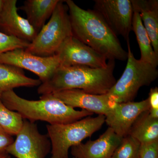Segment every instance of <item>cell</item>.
<instances>
[{
    "mask_svg": "<svg viewBox=\"0 0 158 158\" xmlns=\"http://www.w3.org/2000/svg\"><path fill=\"white\" fill-rule=\"evenodd\" d=\"M74 37L109 60L125 61L127 52L118 37L94 9L85 10L73 1L66 0Z\"/></svg>",
    "mask_w": 158,
    "mask_h": 158,
    "instance_id": "obj_1",
    "label": "cell"
},
{
    "mask_svg": "<svg viewBox=\"0 0 158 158\" xmlns=\"http://www.w3.org/2000/svg\"><path fill=\"white\" fill-rule=\"evenodd\" d=\"M115 62L108 60L107 66L92 68L86 66H60L37 88L39 94H52L70 89H80L90 94H107L116 81L114 76Z\"/></svg>",
    "mask_w": 158,
    "mask_h": 158,
    "instance_id": "obj_2",
    "label": "cell"
},
{
    "mask_svg": "<svg viewBox=\"0 0 158 158\" xmlns=\"http://www.w3.org/2000/svg\"><path fill=\"white\" fill-rule=\"evenodd\" d=\"M0 98L6 107L31 122L40 120L51 125L67 124L93 114L85 110H75L52 94L41 95L38 100H30L11 90L3 93Z\"/></svg>",
    "mask_w": 158,
    "mask_h": 158,
    "instance_id": "obj_3",
    "label": "cell"
},
{
    "mask_svg": "<svg viewBox=\"0 0 158 158\" xmlns=\"http://www.w3.org/2000/svg\"><path fill=\"white\" fill-rule=\"evenodd\" d=\"M105 118L104 115H99L67 124L47 125V135L52 145L50 158H69V149L100 129Z\"/></svg>",
    "mask_w": 158,
    "mask_h": 158,
    "instance_id": "obj_4",
    "label": "cell"
},
{
    "mask_svg": "<svg viewBox=\"0 0 158 158\" xmlns=\"http://www.w3.org/2000/svg\"><path fill=\"white\" fill-rule=\"evenodd\" d=\"M127 46V62L123 74L107 93L116 103L133 101L139 89L148 86L157 78L158 70L149 63L136 59L130 44Z\"/></svg>",
    "mask_w": 158,
    "mask_h": 158,
    "instance_id": "obj_5",
    "label": "cell"
},
{
    "mask_svg": "<svg viewBox=\"0 0 158 158\" xmlns=\"http://www.w3.org/2000/svg\"><path fill=\"white\" fill-rule=\"evenodd\" d=\"M65 3V1H59L48 22L25 49L27 52L41 57L54 56L62 43L73 36L68 7Z\"/></svg>",
    "mask_w": 158,
    "mask_h": 158,
    "instance_id": "obj_6",
    "label": "cell"
},
{
    "mask_svg": "<svg viewBox=\"0 0 158 158\" xmlns=\"http://www.w3.org/2000/svg\"><path fill=\"white\" fill-rule=\"evenodd\" d=\"M6 153L16 158H45L52 149L46 135L40 132L37 125L24 119L22 127Z\"/></svg>",
    "mask_w": 158,
    "mask_h": 158,
    "instance_id": "obj_7",
    "label": "cell"
},
{
    "mask_svg": "<svg viewBox=\"0 0 158 158\" xmlns=\"http://www.w3.org/2000/svg\"><path fill=\"white\" fill-rule=\"evenodd\" d=\"M94 10L115 35L129 39L134 10L131 0H95Z\"/></svg>",
    "mask_w": 158,
    "mask_h": 158,
    "instance_id": "obj_8",
    "label": "cell"
},
{
    "mask_svg": "<svg viewBox=\"0 0 158 158\" xmlns=\"http://www.w3.org/2000/svg\"><path fill=\"white\" fill-rule=\"evenodd\" d=\"M60 66H86L103 68L107 66L108 59L73 36L67 38L57 50Z\"/></svg>",
    "mask_w": 158,
    "mask_h": 158,
    "instance_id": "obj_9",
    "label": "cell"
},
{
    "mask_svg": "<svg viewBox=\"0 0 158 158\" xmlns=\"http://www.w3.org/2000/svg\"><path fill=\"white\" fill-rule=\"evenodd\" d=\"M0 63L30 71L37 75L42 83L47 81L60 65L56 55L39 56L27 52L23 49H16L2 54Z\"/></svg>",
    "mask_w": 158,
    "mask_h": 158,
    "instance_id": "obj_10",
    "label": "cell"
},
{
    "mask_svg": "<svg viewBox=\"0 0 158 158\" xmlns=\"http://www.w3.org/2000/svg\"><path fill=\"white\" fill-rule=\"evenodd\" d=\"M52 94L73 109L81 108L93 114L105 116L117 103L110 98L108 94H90L80 89L62 90Z\"/></svg>",
    "mask_w": 158,
    "mask_h": 158,
    "instance_id": "obj_11",
    "label": "cell"
},
{
    "mask_svg": "<svg viewBox=\"0 0 158 158\" xmlns=\"http://www.w3.org/2000/svg\"><path fill=\"white\" fill-rule=\"evenodd\" d=\"M149 110L148 99L116 104L106 115L105 122L119 137L128 135L130 129L141 113Z\"/></svg>",
    "mask_w": 158,
    "mask_h": 158,
    "instance_id": "obj_12",
    "label": "cell"
},
{
    "mask_svg": "<svg viewBox=\"0 0 158 158\" xmlns=\"http://www.w3.org/2000/svg\"><path fill=\"white\" fill-rule=\"evenodd\" d=\"M16 0H4L0 14V32L22 40L31 43L37 32L27 19L18 13Z\"/></svg>",
    "mask_w": 158,
    "mask_h": 158,
    "instance_id": "obj_13",
    "label": "cell"
},
{
    "mask_svg": "<svg viewBox=\"0 0 158 158\" xmlns=\"http://www.w3.org/2000/svg\"><path fill=\"white\" fill-rule=\"evenodd\" d=\"M122 138L109 127L96 140L72 147L71 153L75 158H111Z\"/></svg>",
    "mask_w": 158,
    "mask_h": 158,
    "instance_id": "obj_14",
    "label": "cell"
},
{
    "mask_svg": "<svg viewBox=\"0 0 158 158\" xmlns=\"http://www.w3.org/2000/svg\"><path fill=\"white\" fill-rule=\"evenodd\" d=\"M133 10L140 15L154 51L158 56V1L131 0Z\"/></svg>",
    "mask_w": 158,
    "mask_h": 158,
    "instance_id": "obj_15",
    "label": "cell"
},
{
    "mask_svg": "<svg viewBox=\"0 0 158 158\" xmlns=\"http://www.w3.org/2000/svg\"><path fill=\"white\" fill-rule=\"evenodd\" d=\"M60 0H27L19 9L25 12L27 20L37 34L50 18Z\"/></svg>",
    "mask_w": 158,
    "mask_h": 158,
    "instance_id": "obj_16",
    "label": "cell"
},
{
    "mask_svg": "<svg viewBox=\"0 0 158 158\" xmlns=\"http://www.w3.org/2000/svg\"><path fill=\"white\" fill-rule=\"evenodd\" d=\"M41 81L27 77L21 69L0 63V96L3 93L19 87H39Z\"/></svg>",
    "mask_w": 158,
    "mask_h": 158,
    "instance_id": "obj_17",
    "label": "cell"
},
{
    "mask_svg": "<svg viewBox=\"0 0 158 158\" xmlns=\"http://www.w3.org/2000/svg\"><path fill=\"white\" fill-rule=\"evenodd\" d=\"M128 135L135 138L141 144L158 140V118L151 116L149 110L144 111L134 123Z\"/></svg>",
    "mask_w": 158,
    "mask_h": 158,
    "instance_id": "obj_18",
    "label": "cell"
},
{
    "mask_svg": "<svg viewBox=\"0 0 158 158\" xmlns=\"http://www.w3.org/2000/svg\"><path fill=\"white\" fill-rule=\"evenodd\" d=\"M132 31L135 34L141 52L140 60L149 63L157 68L158 56L154 51L151 41L141 21L140 15L134 10Z\"/></svg>",
    "mask_w": 158,
    "mask_h": 158,
    "instance_id": "obj_19",
    "label": "cell"
},
{
    "mask_svg": "<svg viewBox=\"0 0 158 158\" xmlns=\"http://www.w3.org/2000/svg\"><path fill=\"white\" fill-rule=\"evenodd\" d=\"M24 119L20 114L9 110L0 98V126L11 136H16L22 127Z\"/></svg>",
    "mask_w": 158,
    "mask_h": 158,
    "instance_id": "obj_20",
    "label": "cell"
},
{
    "mask_svg": "<svg viewBox=\"0 0 158 158\" xmlns=\"http://www.w3.org/2000/svg\"><path fill=\"white\" fill-rule=\"evenodd\" d=\"M141 144L132 136H125L111 158H139Z\"/></svg>",
    "mask_w": 158,
    "mask_h": 158,
    "instance_id": "obj_21",
    "label": "cell"
},
{
    "mask_svg": "<svg viewBox=\"0 0 158 158\" xmlns=\"http://www.w3.org/2000/svg\"><path fill=\"white\" fill-rule=\"evenodd\" d=\"M30 44L27 41L8 36L0 32V56L5 53L16 49H25Z\"/></svg>",
    "mask_w": 158,
    "mask_h": 158,
    "instance_id": "obj_22",
    "label": "cell"
},
{
    "mask_svg": "<svg viewBox=\"0 0 158 158\" xmlns=\"http://www.w3.org/2000/svg\"><path fill=\"white\" fill-rule=\"evenodd\" d=\"M139 158H158V140L141 144Z\"/></svg>",
    "mask_w": 158,
    "mask_h": 158,
    "instance_id": "obj_23",
    "label": "cell"
},
{
    "mask_svg": "<svg viewBox=\"0 0 158 158\" xmlns=\"http://www.w3.org/2000/svg\"><path fill=\"white\" fill-rule=\"evenodd\" d=\"M148 100L149 113L153 118H158V88H152L150 90Z\"/></svg>",
    "mask_w": 158,
    "mask_h": 158,
    "instance_id": "obj_24",
    "label": "cell"
},
{
    "mask_svg": "<svg viewBox=\"0 0 158 158\" xmlns=\"http://www.w3.org/2000/svg\"><path fill=\"white\" fill-rule=\"evenodd\" d=\"M14 141V139L12 136L6 132L0 126V155L7 153V148Z\"/></svg>",
    "mask_w": 158,
    "mask_h": 158,
    "instance_id": "obj_25",
    "label": "cell"
},
{
    "mask_svg": "<svg viewBox=\"0 0 158 158\" xmlns=\"http://www.w3.org/2000/svg\"><path fill=\"white\" fill-rule=\"evenodd\" d=\"M0 158H11V156L7 153L3 154L0 155Z\"/></svg>",
    "mask_w": 158,
    "mask_h": 158,
    "instance_id": "obj_26",
    "label": "cell"
},
{
    "mask_svg": "<svg viewBox=\"0 0 158 158\" xmlns=\"http://www.w3.org/2000/svg\"><path fill=\"white\" fill-rule=\"evenodd\" d=\"M4 0H0V14L2 9L3 5H4Z\"/></svg>",
    "mask_w": 158,
    "mask_h": 158,
    "instance_id": "obj_27",
    "label": "cell"
},
{
    "mask_svg": "<svg viewBox=\"0 0 158 158\" xmlns=\"http://www.w3.org/2000/svg\"><path fill=\"white\" fill-rule=\"evenodd\" d=\"M73 158H75L73 157Z\"/></svg>",
    "mask_w": 158,
    "mask_h": 158,
    "instance_id": "obj_28",
    "label": "cell"
}]
</instances>
